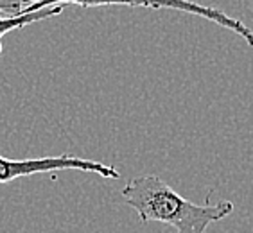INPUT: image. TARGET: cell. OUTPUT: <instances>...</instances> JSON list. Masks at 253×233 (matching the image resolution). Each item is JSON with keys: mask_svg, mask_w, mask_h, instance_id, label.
Wrapping results in <instances>:
<instances>
[{"mask_svg": "<svg viewBox=\"0 0 253 233\" xmlns=\"http://www.w3.org/2000/svg\"><path fill=\"white\" fill-rule=\"evenodd\" d=\"M124 203L133 208L142 223H164L176 233H205L212 223L234 212L232 201L196 204L185 199L158 176H138L122 189Z\"/></svg>", "mask_w": 253, "mask_h": 233, "instance_id": "6da1fadb", "label": "cell"}, {"mask_svg": "<svg viewBox=\"0 0 253 233\" xmlns=\"http://www.w3.org/2000/svg\"><path fill=\"white\" fill-rule=\"evenodd\" d=\"M31 5L25 9V13H33V11L43 9L49 5H81V7H97V5H138V7H151V9H174L190 13V15L201 16L215 25L224 27V29L232 31L237 36L248 41V45L253 47V31L248 25L237 18H232L221 9L210 7V5H201L192 0H29Z\"/></svg>", "mask_w": 253, "mask_h": 233, "instance_id": "7a4b0ae2", "label": "cell"}, {"mask_svg": "<svg viewBox=\"0 0 253 233\" xmlns=\"http://www.w3.org/2000/svg\"><path fill=\"white\" fill-rule=\"evenodd\" d=\"M56 170H83L93 172L104 180H119L121 172L113 165H104L101 161L84 160L79 156L59 155L47 158H31V160H13L0 155V183L18 180L24 176L42 174V172H56Z\"/></svg>", "mask_w": 253, "mask_h": 233, "instance_id": "3957f363", "label": "cell"}, {"mask_svg": "<svg viewBox=\"0 0 253 233\" xmlns=\"http://www.w3.org/2000/svg\"><path fill=\"white\" fill-rule=\"evenodd\" d=\"M65 9H67V5H49V7L33 11V13H25V15H20V16H0V54L4 50V47H2V38H4L5 34H9L11 31L22 29L25 25L36 24L40 20L59 16Z\"/></svg>", "mask_w": 253, "mask_h": 233, "instance_id": "277c9868", "label": "cell"}, {"mask_svg": "<svg viewBox=\"0 0 253 233\" xmlns=\"http://www.w3.org/2000/svg\"><path fill=\"white\" fill-rule=\"evenodd\" d=\"M29 5V0H0V16L25 15V9Z\"/></svg>", "mask_w": 253, "mask_h": 233, "instance_id": "5b68a950", "label": "cell"}]
</instances>
